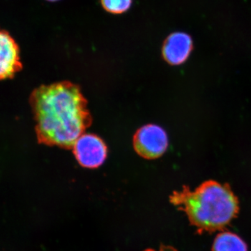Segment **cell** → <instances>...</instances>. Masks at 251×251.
<instances>
[{
  "label": "cell",
  "mask_w": 251,
  "mask_h": 251,
  "mask_svg": "<svg viewBox=\"0 0 251 251\" xmlns=\"http://www.w3.org/2000/svg\"><path fill=\"white\" fill-rule=\"evenodd\" d=\"M39 143L70 150L92 123L80 87L62 81L35 89L29 97Z\"/></svg>",
  "instance_id": "6da1fadb"
},
{
  "label": "cell",
  "mask_w": 251,
  "mask_h": 251,
  "mask_svg": "<svg viewBox=\"0 0 251 251\" xmlns=\"http://www.w3.org/2000/svg\"><path fill=\"white\" fill-rule=\"evenodd\" d=\"M144 251H178L176 249H175L174 247H171V246H161L159 249H146V250Z\"/></svg>",
  "instance_id": "9c48e42d"
},
{
  "label": "cell",
  "mask_w": 251,
  "mask_h": 251,
  "mask_svg": "<svg viewBox=\"0 0 251 251\" xmlns=\"http://www.w3.org/2000/svg\"><path fill=\"white\" fill-rule=\"evenodd\" d=\"M100 3L110 14H121L130 9L132 0H100Z\"/></svg>",
  "instance_id": "ba28073f"
},
{
  "label": "cell",
  "mask_w": 251,
  "mask_h": 251,
  "mask_svg": "<svg viewBox=\"0 0 251 251\" xmlns=\"http://www.w3.org/2000/svg\"><path fill=\"white\" fill-rule=\"evenodd\" d=\"M73 151L79 164L90 169L101 166L108 156V148L103 140L92 133H84L79 137Z\"/></svg>",
  "instance_id": "277c9868"
},
{
  "label": "cell",
  "mask_w": 251,
  "mask_h": 251,
  "mask_svg": "<svg viewBox=\"0 0 251 251\" xmlns=\"http://www.w3.org/2000/svg\"><path fill=\"white\" fill-rule=\"evenodd\" d=\"M170 202L185 213L201 233L224 230L239 212V200L230 186L214 180L204 181L193 191L184 186L173 191Z\"/></svg>",
  "instance_id": "7a4b0ae2"
},
{
  "label": "cell",
  "mask_w": 251,
  "mask_h": 251,
  "mask_svg": "<svg viewBox=\"0 0 251 251\" xmlns=\"http://www.w3.org/2000/svg\"><path fill=\"white\" fill-rule=\"evenodd\" d=\"M47 1H59V0H47Z\"/></svg>",
  "instance_id": "30bf717a"
},
{
  "label": "cell",
  "mask_w": 251,
  "mask_h": 251,
  "mask_svg": "<svg viewBox=\"0 0 251 251\" xmlns=\"http://www.w3.org/2000/svg\"><path fill=\"white\" fill-rule=\"evenodd\" d=\"M212 251H248V247L237 234L222 231L214 239Z\"/></svg>",
  "instance_id": "52a82bcc"
},
{
  "label": "cell",
  "mask_w": 251,
  "mask_h": 251,
  "mask_svg": "<svg viewBox=\"0 0 251 251\" xmlns=\"http://www.w3.org/2000/svg\"><path fill=\"white\" fill-rule=\"evenodd\" d=\"M191 36L184 32H175L164 41L162 54L163 58L171 65H180L187 60L193 50Z\"/></svg>",
  "instance_id": "8992f818"
},
{
  "label": "cell",
  "mask_w": 251,
  "mask_h": 251,
  "mask_svg": "<svg viewBox=\"0 0 251 251\" xmlns=\"http://www.w3.org/2000/svg\"><path fill=\"white\" fill-rule=\"evenodd\" d=\"M1 59H0V78L7 80L21 72L23 64L20 59V50L14 38L6 31L0 34Z\"/></svg>",
  "instance_id": "5b68a950"
},
{
  "label": "cell",
  "mask_w": 251,
  "mask_h": 251,
  "mask_svg": "<svg viewBox=\"0 0 251 251\" xmlns=\"http://www.w3.org/2000/svg\"><path fill=\"white\" fill-rule=\"evenodd\" d=\"M133 148L140 156L155 159L166 152L168 148V135L159 126H144L133 136Z\"/></svg>",
  "instance_id": "3957f363"
}]
</instances>
